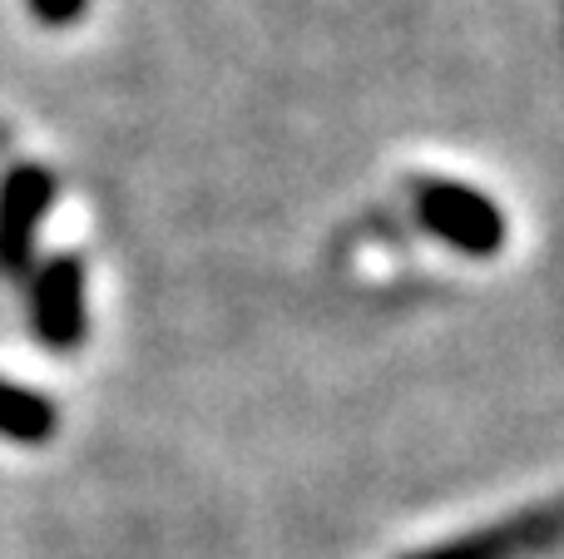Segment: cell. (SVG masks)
<instances>
[{
  "mask_svg": "<svg viewBox=\"0 0 564 559\" xmlns=\"http://www.w3.org/2000/svg\"><path fill=\"white\" fill-rule=\"evenodd\" d=\"M0 436L15 446H45L55 436V406L30 386L0 376Z\"/></svg>",
  "mask_w": 564,
  "mask_h": 559,
  "instance_id": "5b68a950",
  "label": "cell"
},
{
  "mask_svg": "<svg viewBox=\"0 0 564 559\" xmlns=\"http://www.w3.org/2000/svg\"><path fill=\"white\" fill-rule=\"evenodd\" d=\"M55 204V174L40 164H15L0 184V273L20 277L35 263V238Z\"/></svg>",
  "mask_w": 564,
  "mask_h": 559,
  "instance_id": "3957f363",
  "label": "cell"
},
{
  "mask_svg": "<svg viewBox=\"0 0 564 559\" xmlns=\"http://www.w3.org/2000/svg\"><path fill=\"white\" fill-rule=\"evenodd\" d=\"M555 540H564V501L520 511L500 525L456 535V540L436 545V550H416L406 559H520V555L540 550V545H555Z\"/></svg>",
  "mask_w": 564,
  "mask_h": 559,
  "instance_id": "277c9868",
  "label": "cell"
},
{
  "mask_svg": "<svg viewBox=\"0 0 564 559\" xmlns=\"http://www.w3.org/2000/svg\"><path fill=\"white\" fill-rule=\"evenodd\" d=\"M89 0H30V15L40 20V25L59 30V25H75L79 15H85Z\"/></svg>",
  "mask_w": 564,
  "mask_h": 559,
  "instance_id": "8992f818",
  "label": "cell"
},
{
  "mask_svg": "<svg viewBox=\"0 0 564 559\" xmlns=\"http://www.w3.org/2000/svg\"><path fill=\"white\" fill-rule=\"evenodd\" d=\"M416 213L431 233L446 238L451 248H460V253H470V257H490V253H500V243H506V213H500L480 188L446 184V178L421 184Z\"/></svg>",
  "mask_w": 564,
  "mask_h": 559,
  "instance_id": "6da1fadb",
  "label": "cell"
},
{
  "mask_svg": "<svg viewBox=\"0 0 564 559\" xmlns=\"http://www.w3.org/2000/svg\"><path fill=\"white\" fill-rule=\"evenodd\" d=\"M30 327L50 352H75L89 332V303H85V263L75 253H59L40 263L30 283Z\"/></svg>",
  "mask_w": 564,
  "mask_h": 559,
  "instance_id": "7a4b0ae2",
  "label": "cell"
}]
</instances>
